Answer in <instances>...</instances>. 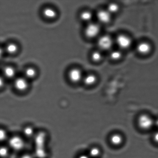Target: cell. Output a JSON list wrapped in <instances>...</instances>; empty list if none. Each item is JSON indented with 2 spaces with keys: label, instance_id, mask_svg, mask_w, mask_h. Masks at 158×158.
Returning <instances> with one entry per match:
<instances>
[{
  "label": "cell",
  "instance_id": "obj_13",
  "mask_svg": "<svg viewBox=\"0 0 158 158\" xmlns=\"http://www.w3.org/2000/svg\"><path fill=\"white\" fill-rule=\"evenodd\" d=\"M97 81V77L95 75L90 74L88 75L84 79V82L85 85L87 86H91L94 85Z\"/></svg>",
  "mask_w": 158,
  "mask_h": 158
},
{
  "label": "cell",
  "instance_id": "obj_15",
  "mask_svg": "<svg viewBox=\"0 0 158 158\" xmlns=\"http://www.w3.org/2000/svg\"><path fill=\"white\" fill-rule=\"evenodd\" d=\"M93 18L92 14L89 11H85L82 12L80 15V18L85 22L90 21Z\"/></svg>",
  "mask_w": 158,
  "mask_h": 158
},
{
  "label": "cell",
  "instance_id": "obj_8",
  "mask_svg": "<svg viewBox=\"0 0 158 158\" xmlns=\"http://www.w3.org/2000/svg\"><path fill=\"white\" fill-rule=\"evenodd\" d=\"M69 79L73 83H77L80 81L82 78L81 71L77 69H74L70 71L69 73Z\"/></svg>",
  "mask_w": 158,
  "mask_h": 158
},
{
  "label": "cell",
  "instance_id": "obj_17",
  "mask_svg": "<svg viewBox=\"0 0 158 158\" xmlns=\"http://www.w3.org/2000/svg\"><path fill=\"white\" fill-rule=\"evenodd\" d=\"M18 46L14 43H10L6 46V52L10 54H13L15 53L18 50Z\"/></svg>",
  "mask_w": 158,
  "mask_h": 158
},
{
  "label": "cell",
  "instance_id": "obj_16",
  "mask_svg": "<svg viewBox=\"0 0 158 158\" xmlns=\"http://www.w3.org/2000/svg\"><path fill=\"white\" fill-rule=\"evenodd\" d=\"M25 76L26 78H32L36 75V72L35 69L32 68H28L26 69L24 72Z\"/></svg>",
  "mask_w": 158,
  "mask_h": 158
},
{
  "label": "cell",
  "instance_id": "obj_3",
  "mask_svg": "<svg viewBox=\"0 0 158 158\" xmlns=\"http://www.w3.org/2000/svg\"><path fill=\"white\" fill-rule=\"evenodd\" d=\"M100 28L98 24L91 23L86 26L85 30V35L89 38H94L100 33Z\"/></svg>",
  "mask_w": 158,
  "mask_h": 158
},
{
  "label": "cell",
  "instance_id": "obj_28",
  "mask_svg": "<svg viewBox=\"0 0 158 158\" xmlns=\"http://www.w3.org/2000/svg\"><path fill=\"white\" fill-rule=\"evenodd\" d=\"M78 158H89L87 156L85 155H81Z\"/></svg>",
  "mask_w": 158,
  "mask_h": 158
},
{
  "label": "cell",
  "instance_id": "obj_29",
  "mask_svg": "<svg viewBox=\"0 0 158 158\" xmlns=\"http://www.w3.org/2000/svg\"><path fill=\"white\" fill-rule=\"evenodd\" d=\"M154 124H155L156 126L158 127V119L157 120H156V121L155 122Z\"/></svg>",
  "mask_w": 158,
  "mask_h": 158
},
{
  "label": "cell",
  "instance_id": "obj_24",
  "mask_svg": "<svg viewBox=\"0 0 158 158\" xmlns=\"http://www.w3.org/2000/svg\"><path fill=\"white\" fill-rule=\"evenodd\" d=\"M19 158H35L34 155L26 153L20 156Z\"/></svg>",
  "mask_w": 158,
  "mask_h": 158
},
{
  "label": "cell",
  "instance_id": "obj_7",
  "mask_svg": "<svg viewBox=\"0 0 158 158\" xmlns=\"http://www.w3.org/2000/svg\"><path fill=\"white\" fill-rule=\"evenodd\" d=\"M111 14L107 10H100L97 12V17L100 23L103 24H107L110 21Z\"/></svg>",
  "mask_w": 158,
  "mask_h": 158
},
{
  "label": "cell",
  "instance_id": "obj_11",
  "mask_svg": "<svg viewBox=\"0 0 158 158\" xmlns=\"http://www.w3.org/2000/svg\"><path fill=\"white\" fill-rule=\"evenodd\" d=\"M123 140V138L122 136L118 134L113 135L111 136L110 138L111 143L116 146L120 145L122 143Z\"/></svg>",
  "mask_w": 158,
  "mask_h": 158
},
{
  "label": "cell",
  "instance_id": "obj_5",
  "mask_svg": "<svg viewBox=\"0 0 158 158\" xmlns=\"http://www.w3.org/2000/svg\"><path fill=\"white\" fill-rule=\"evenodd\" d=\"M117 45L121 49H126L131 44V40L129 37L123 35H119L116 39Z\"/></svg>",
  "mask_w": 158,
  "mask_h": 158
},
{
  "label": "cell",
  "instance_id": "obj_10",
  "mask_svg": "<svg viewBox=\"0 0 158 158\" xmlns=\"http://www.w3.org/2000/svg\"><path fill=\"white\" fill-rule=\"evenodd\" d=\"M43 15L47 18L52 19L56 16V12L52 8L47 7L43 10Z\"/></svg>",
  "mask_w": 158,
  "mask_h": 158
},
{
  "label": "cell",
  "instance_id": "obj_27",
  "mask_svg": "<svg viewBox=\"0 0 158 158\" xmlns=\"http://www.w3.org/2000/svg\"><path fill=\"white\" fill-rule=\"evenodd\" d=\"M3 54V52L2 49L1 48H0V59L2 57Z\"/></svg>",
  "mask_w": 158,
  "mask_h": 158
},
{
  "label": "cell",
  "instance_id": "obj_12",
  "mask_svg": "<svg viewBox=\"0 0 158 158\" xmlns=\"http://www.w3.org/2000/svg\"><path fill=\"white\" fill-rule=\"evenodd\" d=\"M4 73L6 78H12L15 77V71L13 68L11 66H7L4 69Z\"/></svg>",
  "mask_w": 158,
  "mask_h": 158
},
{
  "label": "cell",
  "instance_id": "obj_22",
  "mask_svg": "<svg viewBox=\"0 0 158 158\" xmlns=\"http://www.w3.org/2000/svg\"><path fill=\"white\" fill-rule=\"evenodd\" d=\"M8 139L7 131L3 128H0V142H4Z\"/></svg>",
  "mask_w": 158,
  "mask_h": 158
},
{
  "label": "cell",
  "instance_id": "obj_2",
  "mask_svg": "<svg viewBox=\"0 0 158 158\" xmlns=\"http://www.w3.org/2000/svg\"><path fill=\"white\" fill-rule=\"evenodd\" d=\"M155 122L148 114H142L139 117L138 124L139 127L143 130H147L152 127Z\"/></svg>",
  "mask_w": 158,
  "mask_h": 158
},
{
  "label": "cell",
  "instance_id": "obj_26",
  "mask_svg": "<svg viewBox=\"0 0 158 158\" xmlns=\"http://www.w3.org/2000/svg\"><path fill=\"white\" fill-rule=\"evenodd\" d=\"M153 138H154V141L156 143H158V131L155 133L154 135L153 136Z\"/></svg>",
  "mask_w": 158,
  "mask_h": 158
},
{
  "label": "cell",
  "instance_id": "obj_20",
  "mask_svg": "<svg viewBox=\"0 0 158 158\" xmlns=\"http://www.w3.org/2000/svg\"><path fill=\"white\" fill-rule=\"evenodd\" d=\"M119 6L115 3H111L108 6L107 10L108 12L110 14L116 13L119 10Z\"/></svg>",
  "mask_w": 158,
  "mask_h": 158
},
{
  "label": "cell",
  "instance_id": "obj_18",
  "mask_svg": "<svg viewBox=\"0 0 158 158\" xmlns=\"http://www.w3.org/2000/svg\"><path fill=\"white\" fill-rule=\"evenodd\" d=\"M9 149L8 147L5 146L0 147V158H6L8 157Z\"/></svg>",
  "mask_w": 158,
  "mask_h": 158
},
{
  "label": "cell",
  "instance_id": "obj_23",
  "mask_svg": "<svg viewBox=\"0 0 158 158\" xmlns=\"http://www.w3.org/2000/svg\"><path fill=\"white\" fill-rule=\"evenodd\" d=\"M100 151L99 148H91L89 151V154L91 157H97L100 154Z\"/></svg>",
  "mask_w": 158,
  "mask_h": 158
},
{
  "label": "cell",
  "instance_id": "obj_21",
  "mask_svg": "<svg viewBox=\"0 0 158 158\" xmlns=\"http://www.w3.org/2000/svg\"><path fill=\"white\" fill-rule=\"evenodd\" d=\"M91 57L93 61L95 62H98L101 60L102 55L100 52L95 51L93 52Z\"/></svg>",
  "mask_w": 158,
  "mask_h": 158
},
{
  "label": "cell",
  "instance_id": "obj_9",
  "mask_svg": "<svg viewBox=\"0 0 158 158\" xmlns=\"http://www.w3.org/2000/svg\"><path fill=\"white\" fill-rule=\"evenodd\" d=\"M151 50V46L148 43L142 42L139 43L137 46V50L142 55H146L149 53Z\"/></svg>",
  "mask_w": 158,
  "mask_h": 158
},
{
  "label": "cell",
  "instance_id": "obj_1",
  "mask_svg": "<svg viewBox=\"0 0 158 158\" xmlns=\"http://www.w3.org/2000/svg\"><path fill=\"white\" fill-rule=\"evenodd\" d=\"M9 148L15 151H20L24 149L25 144L22 138L18 135H14L8 139Z\"/></svg>",
  "mask_w": 158,
  "mask_h": 158
},
{
  "label": "cell",
  "instance_id": "obj_4",
  "mask_svg": "<svg viewBox=\"0 0 158 158\" xmlns=\"http://www.w3.org/2000/svg\"><path fill=\"white\" fill-rule=\"evenodd\" d=\"M113 40L110 37L104 35L100 37L98 41V45L99 48L102 50H109L112 47Z\"/></svg>",
  "mask_w": 158,
  "mask_h": 158
},
{
  "label": "cell",
  "instance_id": "obj_6",
  "mask_svg": "<svg viewBox=\"0 0 158 158\" xmlns=\"http://www.w3.org/2000/svg\"><path fill=\"white\" fill-rule=\"evenodd\" d=\"M15 89L19 91H24L28 88L29 84L26 78H19L16 79L14 83Z\"/></svg>",
  "mask_w": 158,
  "mask_h": 158
},
{
  "label": "cell",
  "instance_id": "obj_14",
  "mask_svg": "<svg viewBox=\"0 0 158 158\" xmlns=\"http://www.w3.org/2000/svg\"><path fill=\"white\" fill-rule=\"evenodd\" d=\"M23 133L24 135L27 138H31L35 136L34 128L31 126L25 127L23 129Z\"/></svg>",
  "mask_w": 158,
  "mask_h": 158
},
{
  "label": "cell",
  "instance_id": "obj_25",
  "mask_svg": "<svg viewBox=\"0 0 158 158\" xmlns=\"http://www.w3.org/2000/svg\"><path fill=\"white\" fill-rule=\"evenodd\" d=\"M5 84V81L3 77L0 76V89L2 88L4 86Z\"/></svg>",
  "mask_w": 158,
  "mask_h": 158
},
{
  "label": "cell",
  "instance_id": "obj_19",
  "mask_svg": "<svg viewBox=\"0 0 158 158\" xmlns=\"http://www.w3.org/2000/svg\"><path fill=\"white\" fill-rule=\"evenodd\" d=\"M110 56L111 59L117 61L122 58V53L120 51L114 50L111 52Z\"/></svg>",
  "mask_w": 158,
  "mask_h": 158
}]
</instances>
